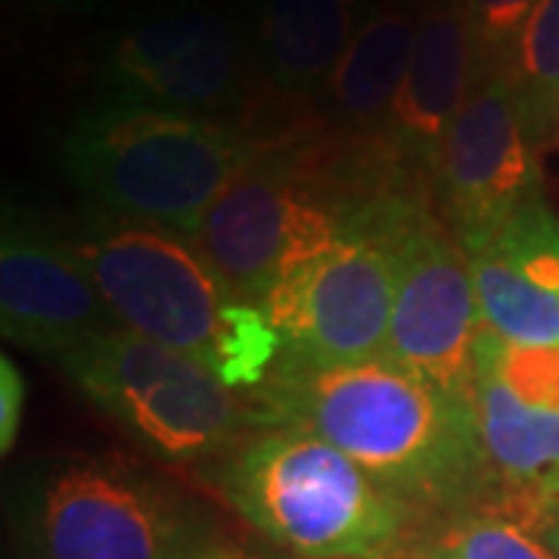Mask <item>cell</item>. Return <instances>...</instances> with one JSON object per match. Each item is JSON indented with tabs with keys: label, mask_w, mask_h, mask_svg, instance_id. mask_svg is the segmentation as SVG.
<instances>
[{
	"label": "cell",
	"mask_w": 559,
	"mask_h": 559,
	"mask_svg": "<svg viewBox=\"0 0 559 559\" xmlns=\"http://www.w3.org/2000/svg\"><path fill=\"white\" fill-rule=\"evenodd\" d=\"M259 426L333 444L399 500L439 503L491 479L476 401L392 358L277 360L252 395Z\"/></svg>",
	"instance_id": "6da1fadb"
},
{
	"label": "cell",
	"mask_w": 559,
	"mask_h": 559,
	"mask_svg": "<svg viewBox=\"0 0 559 559\" xmlns=\"http://www.w3.org/2000/svg\"><path fill=\"white\" fill-rule=\"evenodd\" d=\"M69 246L124 330L202 360L234 392L259 389L277 367L264 308L237 296L197 240L103 209Z\"/></svg>",
	"instance_id": "7a4b0ae2"
},
{
	"label": "cell",
	"mask_w": 559,
	"mask_h": 559,
	"mask_svg": "<svg viewBox=\"0 0 559 559\" xmlns=\"http://www.w3.org/2000/svg\"><path fill=\"white\" fill-rule=\"evenodd\" d=\"M264 140L242 124L106 100L62 138V168L106 212L197 240L212 202L255 162Z\"/></svg>",
	"instance_id": "3957f363"
},
{
	"label": "cell",
	"mask_w": 559,
	"mask_h": 559,
	"mask_svg": "<svg viewBox=\"0 0 559 559\" xmlns=\"http://www.w3.org/2000/svg\"><path fill=\"white\" fill-rule=\"evenodd\" d=\"M218 485L242 520L299 557H377L404 528V500L333 444L296 429L249 436L227 454Z\"/></svg>",
	"instance_id": "277c9868"
},
{
	"label": "cell",
	"mask_w": 559,
	"mask_h": 559,
	"mask_svg": "<svg viewBox=\"0 0 559 559\" xmlns=\"http://www.w3.org/2000/svg\"><path fill=\"white\" fill-rule=\"evenodd\" d=\"M57 360L84 399L162 460L221 457L255 436V411L212 367L131 330L81 342Z\"/></svg>",
	"instance_id": "5b68a950"
},
{
	"label": "cell",
	"mask_w": 559,
	"mask_h": 559,
	"mask_svg": "<svg viewBox=\"0 0 559 559\" xmlns=\"http://www.w3.org/2000/svg\"><path fill=\"white\" fill-rule=\"evenodd\" d=\"M377 234L395 255V308L385 358L473 395L481 323L479 293L466 249L429 205L382 183L352 209L348 230Z\"/></svg>",
	"instance_id": "8992f818"
},
{
	"label": "cell",
	"mask_w": 559,
	"mask_h": 559,
	"mask_svg": "<svg viewBox=\"0 0 559 559\" xmlns=\"http://www.w3.org/2000/svg\"><path fill=\"white\" fill-rule=\"evenodd\" d=\"M308 156L286 140L264 143L200 224L197 246L252 305L348 234V190L318 178Z\"/></svg>",
	"instance_id": "52a82bcc"
},
{
	"label": "cell",
	"mask_w": 559,
	"mask_h": 559,
	"mask_svg": "<svg viewBox=\"0 0 559 559\" xmlns=\"http://www.w3.org/2000/svg\"><path fill=\"white\" fill-rule=\"evenodd\" d=\"M209 525L165 481L119 460H79L35 485L28 559H202Z\"/></svg>",
	"instance_id": "ba28073f"
},
{
	"label": "cell",
	"mask_w": 559,
	"mask_h": 559,
	"mask_svg": "<svg viewBox=\"0 0 559 559\" xmlns=\"http://www.w3.org/2000/svg\"><path fill=\"white\" fill-rule=\"evenodd\" d=\"M252 66V44L221 10L178 3L124 25L103 72L116 100L237 124Z\"/></svg>",
	"instance_id": "9c48e42d"
},
{
	"label": "cell",
	"mask_w": 559,
	"mask_h": 559,
	"mask_svg": "<svg viewBox=\"0 0 559 559\" xmlns=\"http://www.w3.org/2000/svg\"><path fill=\"white\" fill-rule=\"evenodd\" d=\"M280 336V358L330 367L385 358L395 308V255L352 227L261 305Z\"/></svg>",
	"instance_id": "30bf717a"
},
{
	"label": "cell",
	"mask_w": 559,
	"mask_h": 559,
	"mask_svg": "<svg viewBox=\"0 0 559 559\" xmlns=\"http://www.w3.org/2000/svg\"><path fill=\"white\" fill-rule=\"evenodd\" d=\"M432 197L460 246L495 234L544 197L538 143L522 119L510 69L476 75L432 171Z\"/></svg>",
	"instance_id": "8fae6325"
},
{
	"label": "cell",
	"mask_w": 559,
	"mask_h": 559,
	"mask_svg": "<svg viewBox=\"0 0 559 559\" xmlns=\"http://www.w3.org/2000/svg\"><path fill=\"white\" fill-rule=\"evenodd\" d=\"M112 330L124 326L75 249L47 230L7 218L0 242L3 340L60 358Z\"/></svg>",
	"instance_id": "7c38bea8"
},
{
	"label": "cell",
	"mask_w": 559,
	"mask_h": 559,
	"mask_svg": "<svg viewBox=\"0 0 559 559\" xmlns=\"http://www.w3.org/2000/svg\"><path fill=\"white\" fill-rule=\"evenodd\" d=\"M463 249L485 330L516 348H559V215L547 200Z\"/></svg>",
	"instance_id": "4fadbf2b"
},
{
	"label": "cell",
	"mask_w": 559,
	"mask_h": 559,
	"mask_svg": "<svg viewBox=\"0 0 559 559\" xmlns=\"http://www.w3.org/2000/svg\"><path fill=\"white\" fill-rule=\"evenodd\" d=\"M476 75V44L463 0H419L407 79L385 128V146L407 171L432 178Z\"/></svg>",
	"instance_id": "5bb4252c"
},
{
	"label": "cell",
	"mask_w": 559,
	"mask_h": 559,
	"mask_svg": "<svg viewBox=\"0 0 559 559\" xmlns=\"http://www.w3.org/2000/svg\"><path fill=\"white\" fill-rule=\"evenodd\" d=\"M419 3L377 0L320 94L323 116L345 143H385V128L407 79Z\"/></svg>",
	"instance_id": "9a60e30c"
},
{
	"label": "cell",
	"mask_w": 559,
	"mask_h": 559,
	"mask_svg": "<svg viewBox=\"0 0 559 559\" xmlns=\"http://www.w3.org/2000/svg\"><path fill=\"white\" fill-rule=\"evenodd\" d=\"M367 10L364 0H255V69L283 97L320 100Z\"/></svg>",
	"instance_id": "2e32d148"
},
{
	"label": "cell",
	"mask_w": 559,
	"mask_h": 559,
	"mask_svg": "<svg viewBox=\"0 0 559 559\" xmlns=\"http://www.w3.org/2000/svg\"><path fill=\"white\" fill-rule=\"evenodd\" d=\"M473 401L491 476L507 485L510 510L528 516L540 500L559 495V407L522 401L476 358Z\"/></svg>",
	"instance_id": "e0dca14e"
},
{
	"label": "cell",
	"mask_w": 559,
	"mask_h": 559,
	"mask_svg": "<svg viewBox=\"0 0 559 559\" xmlns=\"http://www.w3.org/2000/svg\"><path fill=\"white\" fill-rule=\"evenodd\" d=\"M510 79L525 128L540 150L559 134V0H538L516 40Z\"/></svg>",
	"instance_id": "ac0fdd59"
},
{
	"label": "cell",
	"mask_w": 559,
	"mask_h": 559,
	"mask_svg": "<svg viewBox=\"0 0 559 559\" xmlns=\"http://www.w3.org/2000/svg\"><path fill=\"white\" fill-rule=\"evenodd\" d=\"M436 544L454 559H557L535 528L500 510L457 516Z\"/></svg>",
	"instance_id": "d6986e66"
},
{
	"label": "cell",
	"mask_w": 559,
	"mask_h": 559,
	"mask_svg": "<svg viewBox=\"0 0 559 559\" xmlns=\"http://www.w3.org/2000/svg\"><path fill=\"white\" fill-rule=\"evenodd\" d=\"M476 358L485 360L522 401L559 407V348H516L485 330Z\"/></svg>",
	"instance_id": "ffe728a7"
},
{
	"label": "cell",
	"mask_w": 559,
	"mask_h": 559,
	"mask_svg": "<svg viewBox=\"0 0 559 559\" xmlns=\"http://www.w3.org/2000/svg\"><path fill=\"white\" fill-rule=\"evenodd\" d=\"M538 0H463L473 44H476V69L479 75L510 69L516 40Z\"/></svg>",
	"instance_id": "44dd1931"
},
{
	"label": "cell",
	"mask_w": 559,
	"mask_h": 559,
	"mask_svg": "<svg viewBox=\"0 0 559 559\" xmlns=\"http://www.w3.org/2000/svg\"><path fill=\"white\" fill-rule=\"evenodd\" d=\"M25 411V380L13 360L0 358V448L3 454L13 451Z\"/></svg>",
	"instance_id": "7402d4cb"
},
{
	"label": "cell",
	"mask_w": 559,
	"mask_h": 559,
	"mask_svg": "<svg viewBox=\"0 0 559 559\" xmlns=\"http://www.w3.org/2000/svg\"><path fill=\"white\" fill-rule=\"evenodd\" d=\"M13 3L44 16H94L109 7V0H13Z\"/></svg>",
	"instance_id": "603a6c76"
},
{
	"label": "cell",
	"mask_w": 559,
	"mask_h": 559,
	"mask_svg": "<svg viewBox=\"0 0 559 559\" xmlns=\"http://www.w3.org/2000/svg\"><path fill=\"white\" fill-rule=\"evenodd\" d=\"M525 525L535 528V535H538V538L554 550V557L559 559V495L557 498L540 500L538 507L532 510V516H528Z\"/></svg>",
	"instance_id": "cb8c5ba5"
},
{
	"label": "cell",
	"mask_w": 559,
	"mask_h": 559,
	"mask_svg": "<svg viewBox=\"0 0 559 559\" xmlns=\"http://www.w3.org/2000/svg\"><path fill=\"white\" fill-rule=\"evenodd\" d=\"M411 559H454V557H451V554H444L439 544H432V547H419L417 554H414Z\"/></svg>",
	"instance_id": "d4e9b609"
},
{
	"label": "cell",
	"mask_w": 559,
	"mask_h": 559,
	"mask_svg": "<svg viewBox=\"0 0 559 559\" xmlns=\"http://www.w3.org/2000/svg\"><path fill=\"white\" fill-rule=\"evenodd\" d=\"M202 559H242V557H237V554H221V550H212L209 557H202Z\"/></svg>",
	"instance_id": "484cf974"
}]
</instances>
